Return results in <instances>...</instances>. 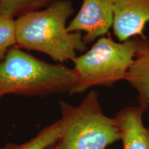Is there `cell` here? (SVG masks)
Segmentation results:
<instances>
[{
  "mask_svg": "<svg viewBox=\"0 0 149 149\" xmlns=\"http://www.w3.org/2000/svg\"><path fill=\"white\" fill-rule=\"evenodd\" d=\"M70 0H56L44 10L24 14L15 19L17 45L41 52L54 61H73L87 44L81 33H69L66 22L74 13Z\"/></svg>",
  "mask_w": 149,
  "mask_h": 149,
  "instance_id": "obj_1",
  "label": "cell"
},
{
  "mask_svg": "<svg viewBox=\"0 0 149 149\" xmlns=\"http://www.w3.org/2000/svg\"><path fill=\"white\" fill-rule=\"evenodd\" d=\"M75 82L73 68L42 61L17 47L11 48L0 62V99L9 94L70 95Z\"/></svg>",
  "mask_w": 149,
  "mask_h": 149,
  "instance_id": "obj_2",
  "label": "cell"
},
{
  "mask_svg": "<svg viewBox=\"0 0 149 149\" xmlns=\"http://www.w3.org/2000/svg\"><path fill=\"white\" fill-rule=\"evenodd\" d=\"M61 135L55 149H107L121 139L114 117L104 113L98 94L92 90L73 106L61 101Z\"/></svg>",
  "mask_w": 149,
  "mask_h": 149,
  "instance_id": "obj_3",
  "label": "cell"
},
{
  "mask_svg": "<svg viewBox=\"0 0 149 149\" xmlns=\"http://www.w3.org/2000/svg\"><path fill=\"white\" fill-rule=\"evenodd\" d=\"M137 48V37L115 42L104 36L72 62L76 82L70 95L84 93L95 86L111 88L125 80Z\"/></svg>",
  "mask_w": 149,
  "mask_h": 149,
  "instance_id": "obj_4",
  "label": "cell"
},
{
  "mask_svg": "<svg viewBox=\"0 0 149 149\" xmlns=\"http://www.w3.org/2000/svg\"><path fill=\"white\" fill-rule=\"evenodd\" d=\"M114 0H83L79 10L67 25L69 33H84L86 44L109 34L114 20Z\"/></svg>",
  "mask_w": 149,
  "mask_h": 149,
  "instance_id": "obj_5",
  "label": "cell"
},
{
  "mask_svg": "<svg viewBox=\"0 0 149 149\" xmlns=\"http://www.w3.org/2000/svg\"><path fill=\"white\" fill-rule=\"evenodd\" d=\"M113 33L118 42L144 37L149 22V0H114Z\"/></svg>",
  "mask_w": 149,
  "mask_h": 149,
  "instance_id": "obj_6",
  "label": "cell"
},
{
  "mask_svg": "<svg viewBox=\"0 0 149 149\" xmlns=\"http://www.w3.org/2000/svg\"><path fill=\"white\" fill-rule=\"evenodd\" d=\"M144 112L138 105L128 106L113 117L120 131L123 149H149V128L143 121Z\"/></svg>",
  "mask_w": 149,
  "mask_h": 149,
  "instance_id": "obj_7",
  "label": "cell"
},
{
  "mask_svg": "<svg viewBox=\"0 0 149 149\" xmlns=\"http://www.w3.org/2000/svg\"><path fill=\"white\" fill-rule=\"evenodd\" d=\"M137 94L138 106L145 111L149 106V37H137V48L125 80Z\"/></svg>",
  "mask_w": 149,
  "mask_h": 149,
  "instance_id": "obj_8",
  "label": "cell"
},
{
  "mask_svg": "<svg viewBox=\"0 0 149 149\" xmlns=\"http://www.w3.org/2000/svg\"><path fill=\"white\" fill-rule=\"evenodd\" d=\"M61 135V125L58 120L46 126L34 137L22 144L8 143L0 149H46L55 144Z\"/></svg>",
  "mask_w": 149,
  "mask_h": 149,
  "instance_id": "obj_9",
  "label": "cell"
},
{
  "mask_svg": "<svg viewBox=\"0 0 149 149\" xmlns=\"http://www.w3.org/2000/svg\"><path fill=\"white\" fill-rule=\"evenodd\" d=\"M56 0H0V14L15 19L46 8Z\"/></svg>",
  "mask_w": 149,
  "mask_h": 149,
  "instance_id": "obj_10",
  "label": "cell"
},
{
  "mask_svg": "<svg viewBox=\"0 0 149 149\" xmlns=\"http://www.w3.org/2000/svg\"><path fill=\"white\" fill-rule=\"evenodd\" d=\"M17 44L15 19L0 14V62L11 48Z\"/></svg>",
  "mask_w": 149,
  "mask_h": 149,
  "instance_id": "obj_11",
  "label": "cell"
},
{
  "mask_svg": "<svg viewBox=\"0 0 149 149\" xmlns=\"http://www.w3.org/2000/svg\"><path fill=\"white\" fill-rule=\"evenodd\" d=\"M54 146H55V144L53 145V146H51L48 147V148H46V149H55V148H54Z\"/></svg>",
  "mask_w": 149,
  "mask_h": 149,
  "instance_id": "obj_12",
  "label": "cell"
},
{
  "mask_svg": "<svg viewBox=\"0 0 149 149\" xmlns=\"http://www.w3.org/2000/svg\"><path fill=\"white\" fill-rule=\"evenodd\" d=\"M148 109H149V106H148Z\"/></svg>",
  "mask_w": 149,
  "mask_h": 149,
  "instance_id": "obj_13",
  "label": "cell"
}]
</instances>
